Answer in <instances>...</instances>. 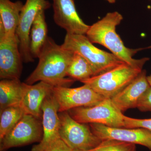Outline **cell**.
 Here are the masks:
<instances>
[{
    "mask_svg": "<svg viewBox=\"0 0 151 151\" xmlns=\"http://www.w3.org/2000/svg\"><path fill=\"white\" fill-rule=\"evenodd\" d=\"M73 54L48 37L39 56L37 66L25 83L32 85L37 81H43L54 86H71L75 80L66 76Z\"/></svg>",
    "mask_w": 151,
    "mask_h": 151,
    "instance_id": "6da1fadb",
    "label": "cell"
},
{
    "mask_svg": "<svg viewBox=\"0 0 151 151\" xmlns=\"http://www.w3.org/2000/svg\"><path fill=\"white\" fill-rule=\"evenodd\" d=\"M123 19L119 12H109L103 19L90 26L86 35L92 43L101 45L108 48L113 54L127 64L142 69L149 58L136 59L133 56L143 48L131 49L124 45L116 32V28Z\"/></svg>",
    "mask_w": 151,
    "mask_h": 151,
    "instance_id": "7a4b0ae2",
    "label": "cell"
},
{
    "mask_svg": "<svg viewBox=\"0 0 151 151\" xmlns=\"http://www.w3.org/2000/svg\"><path fill=\"white\" fill-rule=\"evenodd\" d=\"M63 48L81 55L89 63L94 76L103 74L126 63L112 53L94 46L86 35L66 34Z\"/></svg>",
    "mask_w": 151,
    "mask_h": 151,
    "instance_id": "3957f363",
    "label": "cell"
},
{
    "mask_svg": "<svg viewBox=\"0 0 151 151\" xmlns=\"http://www.w3.org/2000/svg\"><path fill=\"white\" fill-rule=\"evenodd\" d=\"M142 70L124 63L81 82L105 98L111 99L131 83Z\"/></svg>",
    "mask_w": 151,
    "mask_h": 151,
    "instance_id": "277c9868",
    "label": "cell"
},
{
    "mask_svg": "<svg viewBox=\"0 0 151 151\" xmlns=\"http://www.w3.org/2000/svg\"><path fill=\"white\" fill-rule=\"evenodd\" d=\"M60 139L72 151H87L100 145L102 140L94 134L89 125L79 123L68 111L59 113Z\"/></svg>",
    "mask_w": 151,
    "mask_h": 151,
    "instance_id": "5b68a950",
    "label": "cell"
},
{
    "mask_svg": "<svg viewBox=\"0 0 151 151\" xmlns=\"http://www.w3.org/2000/svg\"><path fill=\"white\" fill-rule=\"evenodd\" d=\"M68 112L79 123L98 124L109 127L124 128V115L116 108L111 99L106 98L94 106L73 108Z\"/></svg>",
    "mask_w": 151,
    "mask_h": 151,
    "instance_id": "8992f818",
    "label": "cell"
},
{
    "mask_svg": "<svg viewBox=\"0 0 151 151\" xmlns=\"http://www.w3.org/2000/svg\"><path fill=\"white\" fill-rule=\"evenodd\" d=\"M42 136V124L40 119L25 114L19 123L0 140V151L40 143Z\"/></svg>",
    "mask_w": 151,
    "mask_h": 151,
    "instance_id": "52a82bcc",
    "label": "cell"
},
{
    "mask_svg": "<svg viewBox=\"0 0 151 151\" xmlns=\"http://www.w3.org/2000/svg\"><path fill=\"white\" fill-rule=\"evenodd\" d=\"M22 58L16 34L9 35L0 23V78L19 79L22 69Z\"/></svg>",
    "mask_w": 151,
    "mask_h": 151,
    "instance_id": "ba28073f",
    "label": "cell"
},
{
    "mask_svg": "<svg viewBox=\"0 0 151 151\" xmlns=\"http://www.w3.org/2000/svg\"><path fill=\"white\" fill-rule=\"evenodd\" d=\"M50 6L47 0H26L24 5L16 32L24 62H32L34 60L30 50V33L35 17L40 10H46Z\"/></svg>",
    "mask_w": 151,
    "mask_h": 151,
    "instance_id": "9c48e42d",
    "label": "cell"
},
{
    "mask_svg": "<svg viewBox=\"0 0 151 151\" xmlns=\"http://www.w3.org/2000/svg\"><path fill=\"white\" fill-rule=\"evenodd\" d=\"M52 92L59 105V113L78 107L94 106L106 99L84 84L74 88L54 86Z\"/></svg>",
    "mask_w": 151,
    "mask_h": 151,
    "instance_id": "30bf717a",
    "label": "cell"
},
{
    "mask_svg": "<svg viewBox=\"0 0 151 151\" xmlns=\"http://www.w3.org/2000/svg\"><path fill=\"white\" fill-rule=\"evenodd\" d=\"M42 111L43 131L42 139L38 145L32 147L31 151H46L60 139L59 105L52 92L47 95L44 100Z\"/></svg>",
    "mask_w": 151,
    "mask_h": 151,
    "instance_id": "8fae6325",
    "label": "cell"
},
{
    "mask_svg": "<svg viewBox=\"0 0 151 151\" xmlns=\"http://www.w3.org/2000/svg\"><path fill=\"white\" fill-rule=\"evenodd\" d=\"M95 135L102 140H116L145 146L151 150V131L144 128H116L98 124H89Z\"/></svg>",
    "mask_w": 151,
    "mask_h": 151,
    "instance_id": "7c38bea8",
    "label": "cell"
},
{
    "mask_svg": "<svg viewBox=\"0 0 151 151\" xmlns=\"http://www.w3.org/2000/svg\"><path fill=\"white\" fill-rule=\"evenodd\" d=\"M55 22L69 34L84 35L90 26L86 24L78 15L74 0H52Z\"/></svg>",
    "mask_w": 151,
    "mask_h": 151,
    "instance_id": "4fadbf2b",
    "label": "cell"
},
{
    "mask_svg": "<svg viewBox=\"0 0 151 151\" xmlns=\"http://www.w3.org/2000/svg\"><path fill=\"white\" fill-rule=\"evenodd\" d=\"M150 86L146 70H142L131 83L112 97L111 101L122 113L129 109L137 108L142 95Z\"/></svg>",
    "mask_w": 151,
    "mask_h": 151,
    "instance_id": "5bb4252c",
    "label": "cell"
},
{
    "mask_svg": "<svg viewBox=\"0 0 151 151\" xmlns=\"http://www.w3.org/2000/svg\"><path fill=\"white\" fill-rule=\"evenodd\" d=\"M53 87L54 86L43 81L32 85L27 84L20 104L26 113L41 119L42 103L47 96L52 92Z\"/></svg>",
    "mask_w": 151,
    "mask_h": 151,
    "instance_id": "9a60e30c",
    "label": "cell"
},
{
    "mask_svg": "<svg viewBox=\"0 0 151 151\" xmlns=\"http://www.w3.org/2000/svg\"><path fill=\"white\" fill-rule=\"evenodd\" d=\"M27 84L19 79H2L0 81V111L20 105Z\"/></svg>",
    "mask_w": 151,
    "mask_h": 151,
    "instance_id": "2e32d148",
    "label": "cell"
},
{
    "mask_svg": "<svg viewBox=\"0 0 151 151\" xmlns=\"http://www.w3.org/2000/svg\"><path fill=\"white\" fill-rule=\"evenodd\" d=\"M21 1L0 0V23L9 35H16L21 12L24 6Z\"/></svg>",
    "mask_w": 151,
    "mask_h": 151,
    "instance_id": "e0dca14e",
    "label": "cell"
},
{
    "mask_svg": "<svg viewBox=\"0 0 151 151\" xmlns=\"http://www.w3.org/2000/svg\"><path fill=\"white\" fill-rule=\"evenodd\" d=\"M45 10L38 12L30 33V50L33 58H38L47 37V27Z\"/></svg>",
    "mask_w": 151,
    "mask_h": 151,
    "instance_id": "ac0fdd59",
    "label": "cell"
},
{
    "mask_svg": "<svg viewBox=\"0 0 151 151\" xmlns=\"http://www.w3.org/2000/svg\"><path fill=\"white\" fill-rule=\"evenodd\" d=\"M67 76L82 82L94 76V73L88 61L81 55L73 52L68 68Z\"/></svg>",
    "mask_w": 151,
    "mask_h": 151,
    "instance_id": "d6986e66",
    "label": "cell"
},
{
    "mask_svg": "<svg viewBox=\"0 0 151 151\" xmlns=\"http://www.w3.org/2000/svg\"><path fill=\"white\" fill-rule=\"evenodd\" d=\"M25 114L20 105L10 106L1 111L0 140L19 123Z\"/></svg>",
    "mask_w": 151,
    "mask_h": 151,
    "instance_id": "ffe728a7",
    "label": "cell"
},
{
    "mask_svg": "<svg viewBox=\"0 0 151 151\" xmlns=\"http://www.w3.org/2000/svg\"><path fill=\"white\" fill-rule=\"evenodd\" d=\"M84 151H136V146L134 144L122 141L106 139L94 148Z\"/></svg>",
    "mask_w": 151,
    "mask_h": 151,
    "instance_id": "44dd1931",
    "label": "cell"
},
{
    "mask_svg": "<svg viewBox=\"0 0 151 151\" xmlns=\"http://www.w3.org/2000/svg\"><path fill=\"white\" fill-rule=\"evenodd\" d=\"M124 120L125 128H144L151 131V119H136L124 116Z\"/></svg>",
    "mask_w": 151,
    "mask_h": 151,
    "instance_id": "7402d4cb",
    "label": "cell"
},
{
    "mask_svg": "<svg viewBox=\"0 0 151 151\" xmlns=\"http://www.w3.org/2000/svg\"><path fill=\"white\" fill-rule=\"evenodd\" d=\"M137 108L142 112H151V86L142 95Z\"/></svg>",
    "mask_w": 151,
    "mask_h": 151,
    "instance_id": "603a6c76",
    "label": "cell"
},
{
    "mask_svg": "<svg viewBox=\"0 0 151 151\" xmlns=\"http://www.w3.org/2000/svg\"><path fill=\"white\" fill-rule=\"evenodd\" d=\"M46 151H72L61 139L55 142Z\"/></svg>",
    "mask_w": 151,
    "mask_h": 151,
    "instance_id": "cb8c5ba5",
    "label": "cell"
},
{
    "mask_svg": "<svg viewBox=\"0 0 151 151\" xmlns=\"http://www.w3.org/2000/svg\"><path fill=\"white\" fill-rule=\"evenodd\" d=\"M147 80L149 84H150V85L151 86V75L147 76Z\"/></svg>",
    "mask_w": 151,
    "mask_h": 151,
    "instance_id": "d4e9b609",
    "label": "cell"
},
{
    "mask_svg": "<svg viewBox=\"0 0 151 151\" xmlns=\"http://www.w3.org/2000/svg\"><path fill=\"white\" fill-rule=\"evenodd\" d=\"M108 1V2L111 3V4H114L116 2V0H106Z\"/></svg>",
    "mask_w": 151,
    "mask_h": 151,
    "instance_id": "484cf974",
    "label": "cell"
}]
</instances>
